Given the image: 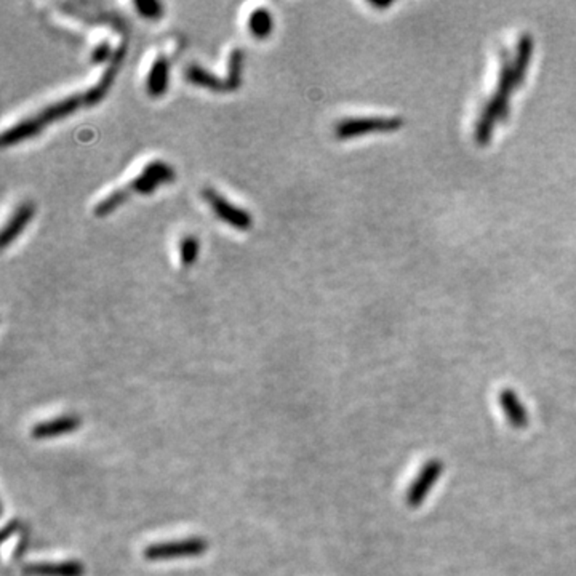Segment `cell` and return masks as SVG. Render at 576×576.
Here are the masks:
<instances>
[{
	"instance_id": "cell-1",
	"label": "cell",
	"mask_w": 576,
	"mask_h": 576,
	"mask_svg": "<svg viewBox=\"0 0 576 576\" xmlns=\"http://www.w3.org/2000/svg\"><path fill=\"white\" fill-rule=\"evenodd\" d=\"M501 64H500V77L498 85H496L495 94L490 96L488 101L483 104L480 111L478 125H475V143L479 146H487L492 140L495 125L498 122H505L511 108H509V98L512 91L519 87L514 74V64L509 56L507 49L502 47L501 51Z\"/></svg>"
},
{
	"instance_id": "cell-16",
	"label": "cell",
	"mask_w": 576,
	"mask_h": 576,
	"mask_svg": "<svg viewBox=\"0 0 576 576\" xmlns=\"http://www.w3.org/2000/svg\"><path fill=\"white\" fill-rule=\"evenodd\" d=\"M186 79L188 82L197 85V87H205L213 91H228L226 81L213 76L197 64H191L186 69Z\"/></svg>"
},
{
	"instance_id": "cell-17",
	"label": "cell",
	"mask_w": 576,
	"mask_h": 576,
	"mask_svg": "<svg viewBox=\"0 0 576 576\" xmlns=\"http://www.w3.org/2000/svg\"><path fill=\"white\" fill-rule=\"evenodd\" d=\"M273 26H274V19L273 15H271V11L264 9V6H260V9H255L251 11V15L248 18V29L251 32V36L256 37V39H266L271 32H273Z\"/></svg>"
},
{
	"instance_id": "cell-13",
	"label": "cell",
	"mask_w": 576,
	"mask_h": 576,
	"mask_svg": "<svg viewBox=\"0 0 576 576\" xmlns=\"http://www.w3.org/2000/svg\"><path fill=\"white\" fill-rule=\"evenodd\" d=\"M168 71L170 64L163 56H158L151 66V71L146 81V89H148L149 96L158 98L162 96L168 89Z\"/></svg>"
},
{
	"instance_id": "cell-15",
	"label": "cell",
	"mask_w": 576,
	"mask_h": 576,
	"mask_svg": "<svg viewBox=\"0 0 576 576\" xmlns=\"http://www.w3.org/2000/svg\"><path fill=\"white\" fill-rule=\"evenodd\" d=\"M41 130H42V125L39 123V121L36 117L26 118V121L18 122L16 125H13V127L6 128L4 131V133H2V146L16 144L19 141L26 140V138H31V136L37 135Z\"/></svg>"
},
{
	"instance_id": "cell-5",
	"label": "cell",
	"mask_w": 576,
	"mask_h": 576,
	"mask_svg": "<svg viewBox=\"0 0 576 576\" xmlns=\"http://www.w3.org/2000/svg\"><path fill=\"white\" fill-rule=\"evenodd\" d=\"M202 197L210 203L211 210H213L224 223L231 224L233 228L245 231L251 226V223H253V220H251V215L247 210L237 208L236 205L229 203L226 198L218 194L215 189H211V188L202 189Z\"/></svg>"
},
{
	"instance_id": "cell-22",
	"label": "cell",
	"mask_w": 576,
	"mask_h": 576,
	"mask_svg": "<svg viewBox=\"0 0 576 576\" xmlns=\"http://www.w3.org/2000/svg\"><path fill=\"white\" fill-rule=\"evenodd\" d=\"M109 55H111V45L108 42H103L98 45V47L94 50V53H91V61L96 64L104 63L106 59L109 58Z\"/></svg>"
},
{
	"instance_id": "cell-8",
	"label": "cell",
	"mask_w": 576,
	"mask_h": 576,
	"mask_svg": "<svg viewBox=\"0 0 576 576\" xmlns=\"http://www.w3.org/2000/svg\"><path fill=\"white\" fill-rule=\"evenodd\" d=\"M24 576H84L85 567L81 560L64 562H41L29 564L23 568Z\"/></svg>"
},
{
	"instance_id": "cell-14",
	"label": "cell",
	"mask_w": 576,
	"mask_h": 576,
	"mask_svg": "<svg viewBox=\"0 0 576 576\" xmlns=\"http://www.w3.org/2000/svg\"><path fill=\"white\" fill-rule=\"evenodd\" d=\"M533 49H535V42H533L532 34H528V32L520 34L519 42H517V50H515V56L512 59L515 81H517L519 85L525 81L528 66L533 56Z\"/></svg>"
},
{
	"instance_id": "cell-7",
	"label": "cell",
	"mask_w": 576,
	"mask_h": 576,
	"mask_svg": "<svg viewBox=\"0 0 576 576\" xmlns=\"http://www.w3.org/2000/svg\"><path fill=\"white\" fill-rule=\"evenodd\" d=\"M79 428H81V418H79V416L64 415L49 421L39 423V425L31 429V435L37 440L55 439V437L74 433Z\"/></svg>"
},
{
	"instance_id": "cell-2",
	"label": "cell",
	"mask_w": 576,
	"mask_h": 576,
	"mask_svg": "<svg viewBox=\"0 0 576 576\" xmlns=\"http://www.w3.org/2000/svg\"><path fill=\"white\" fill-rule=\"evenodd\" d=\"M403 127L402 117H359L344 118L335 127L338 140H349L354 136H363L368 133H390Z\"/></svg>"
},
{
	"instance_id": "cell-6",
	"label": "cell",
	"mask_w": 576,
	"mask_h": 576,
	"mask_svg": "<svg viewBox=\"0 0 576 576\" xmlns=\"http://www.w3.org/2000/svg\"><path fill=\"white\" fill-rule=\"evenodd\" d=\"M175 180V171L168 163L162 161H154L146 165L144 170L138 175L135 180H131L128 184V192L133 191L138 194H151L154 192L161 184L170 183Z\"/></svg>"
},
{
	"instance_id": "cell-12",
	"label": "cell",
	"mask_w": 576,
	"mask_h": 576,
	"mask_svg": "<svg viewBox=\"0 0 576 576\" xmlns=\"http://www.w3.org/2000/svg\"><path fill=\"white\" fill-rule=\"evenodd\" d=\"M82 104H85L84 95H71L68 98L61 99V101L49 106V108H45L42 112H39L36 118L39 121V123L44 127L45 123L55 122V121H59V118L69 116L71 112H74L76 109L81 108Z\"/></svg>"
},
{
	"instance_id": "cell-11",
	"label": "cell",
	"mask_w": 576,
	"mask_h": 576,
	"mask_svg": "<svg viewBox=\"0 0 576 576\" xmlns=\"http://www.w3.org/2000/svg\"><path fill=\"white\" fill-rule=\"evenodd\" d=\"M123 56H125V47H121L116 51L114 59H112V63H111L109 68L106 69L103 77L99 79V82L95 85L94 89H90L87 94H84L85 106H94V104L99 103V99H101L106 95V91H108V89L111 87L112 81H114V77L117 74V69H118V66H121V61H122Z\"/></svg>"
},
{
	"instance_id": "cell-21",
	"label": "cell",
	"mask_w": 576,
	"mask_h": 576,
	"mask_svg": "<svg viewBox=\"0 0 576 576\" xmlns=\"http://www.w3.org/2000/svg\"><path fill=\"white\" fill-rule=\"evenodd\" d=\"M135 9L138 10V13H140L141 16L148 18V19L161 18L163 13L162 4L156 2V0H136Z\"/></svg>"
},
{
	"instance_id": "cell-23",
	"label": "cell",
	"mask_w": 576,
	"mask_h": 576,
	"mask_svg": "<svg viewBox=\"0 0 576 576\" xmlns=\"http://www.w3.org/2000/svg\"><path fill=\"white\" fill-rule=\"evenodd\" d=\"M368 4L372 5V6H375V9H378V10H386V9H389V6L393 5L394 2H393V0H386V2H376V0H370Z\"/></svg>"
},
{
	"instance_id": "cell-4",
	"label": "cell",
	"mask_w": 576,
	"mask_h": 576,
	"mask_svg": "<svg viewBox=\"0 0 576 576\" xmlns=\"http://www.w3.org/2000/svg\"><path fill=\"white\" fill-rule=\"evenodd\" d=\"M443 473V463L440 460H429L425 466L420 469L416 479L410 485L405 501L408 507H418L426 501L428 495L431 493L433 487L440 479Z\"/></svg>"
},
{
	"instance_id": "cell-19",
	"label": "cell",
	"mask_w": 576,
	"mask_h": 576,
	"mask_svg": "<svg viewBox=\"0 0 576 576\" xmlns=\"http://www.w3.org/2000/svg\"><path fill=\"white\" fill-rule=\"evenodd\" d=\"M128 189L123 188V189H117L114 192H111V194L104 198V201L99 202L96 207H95V215L96 216H104L111 213L112 210H116L118 205H121L125 198L128 197Z\"/></svg>"
},
{
	"instance_id": "cell-18",
	"label": "cell",
	"mask_w": 576,
	"mask_h": 576,
	"mask_svg": "<svg viewBox=\"0 0 576 576\" xmlns=\"http://www.w3.org/2000/svg\"><path fill=\"white\" fill-rule=\"evenodd\" d=\"M242 64H243V51L241 49H234L229 55L228 66V77L224 79L228 85V91L237 90L242 82Z\"/></svg>"
},
{
	"instance_id": "cell-10",
	"label": "cell",
	"mask_w": 576,
	"mask_h": 576,
	"mask_svg": "<svg viewBox=\"0 0 576 576\" xmlns=\"http://www.w3.org/2000/svg\"><path fill=\"white\" fill-rule=\"evenodd\" d=\"M36 207L32 202H23L16 208L15 213L10 218V221L5 224V228L2 231V237H0V243L2 247H9V245L16 239V237L21 234V231L24 229L26 224L31 221V218L34 216Z\"/></svg>"
},
{
	"instance_id": "cell-3",
	"label": "cell",
	"mask_w": 576,
	"mask_h": 576,
	"mask_svg": "<svg viewBox=\"0 0 576 576\" xmlns=\"http://www.w3.org/2000/svg\"><path fill=\"white\" fill-rule=\"evenodd\" d=\"M208 542L194 536V538L181 540V541H167V542H156L149 545L143 551L146 560H171V559H184V557H198L207 552Z\"/></svg>"
},
{
	"instance_id": "cell-20",
	"label": "cell",
	"mask_w": 576,
	"mask_h": 576,
	"mask_svg": "<svg viewBox=\"0 0 576 576\" xmlns=\"http://www.w3.org/2000/svg\"><path fill=\"white\" fill-rule=\"evenodd\" d=\"M180 255L184 266H191L196 263L198 256V239L196 236L183 237L180 242Z\"/></svg>"
},
{
	"instance_id": "cell-9",
	"label": "cell",
	"mask_w": 576,
	"mask_h": 576,
	"mask_svg": "<svg viewBox=\"0 0 576 576\" xmlns=\"http://www.w3.org/2000/svg\"><path fill=\"white\" fill-rule=\"evenodd\" d=\"M500 403L509 425L515 429H524L528 426V413L519 395L512 389H502L500 393Z\"/></svg>"
}]
</instances>
